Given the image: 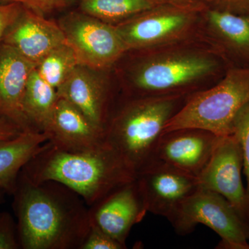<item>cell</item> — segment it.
<instances>
[{"instance_id":"obj_1","label":"cell","mask_w":249,"mask_h":249,"mask_svg":"<svg viewBox=\"0 0 249 249\" xmlns=\"http://www.w3.org/2000/svg\"><path fill=\"white\" fill-rule=\"evenodd\" d=\"M133 53L124 71L126 98L190 96L217 83L229 69L199 38Z\"/></svg>"},{"instance_id":"obj_2","label":"cell","mask_w":249,"mask_h":249,"mask_svg":"<svg viewBox=\"0 0 249 249\" xmlns=\"http://www.w3.org/2000/svg\"><path fill=\"white\" fill-rule=\"evenodd\" d=\"M23 249H80L90 228L89 208L54 181L34 183L19 174L13 193Z\"/></svg>"},{"instance_id":"obj_3","label":"cell","mask_w":249,"mask_h":249,"mask_svg":"<svg viewBox=\"0 0 249 249\" xmlns=\"http://www.w3.org/2000/svg\"><path fill=\"white\" fill-rule=\"evenodd\" d=\"M34 183L54 181L76 193L88 206L136 175L107 143L88 151H69L44 144L20 172Z\"/></svg>"},{"instance_id":"obj_4","label":"cell","mask_w":249,"mask_h":249,"mask_svg":"<svg viewBox=\"0 0 249 249\" xmlns=\"http://www.w3.org/2000/svg\"><path fill=\"white\" fill-rule=\"evenodd\" d=\"M188 97L126 98L116 107L106 130V142L120 156L136 177L155 161L165 124Z\"/></svg>"},{"instance_id":"obj_5","label":"cell","mask_w":249,"mask_h":249,"mask_svg":"<svg viewBox=\"0 0 249 249\" xmlns=\"http://www.w3.org/2000/svg\"><path fill=\"white\" fill-rule=\"evenodd\" d=\"M249 103V68H229L217 83L188 98L163 129L186 127L210 131L219 137L232 134L234 120Z\"/></svg>"},{"instance_id":"obj_6","label":"cell","mask_w":249,"mask_h":249,"mask_svg":"<svg viewBox=\"0 0 249 249\" xmlns=\"http://www.w3.org/2000/svg\"><path fill=\"white\" fill-rule=\"evenodd\" d=\"M206 8L157 5L115 27L127 53L153 50L199 38L201 13Z\"/></svg>"},{"instance_id":"obj_7","label":"cell","mask_w":249,"mask_h":249,"mask_svg":"<svg viewBox=\"0 0 249 249\" xmlns=\"http://www.w3.org/2000/svg\"><path fill=\"white\" fill-rule=\"evenodd\" d=\"M169 221L178 235H188L203 224L221 237L217 248L249 249V226L226 198L214 192L199 188Z\"/></svg>"},{"instance_id":"obj_8","label":"cell","mask_w":249,"mask_h":249,"mask_svg":"<svg viewBox=\"0 0 249 249\" xmlns=\"http://www.w3.org/2000/svg\"><path fill=\"white\" fill-rule=\"evenodd\" d=\"M58 24L80 65L107 71L127 53L115 26L81 11L68 13Z\"/></svg>"},{"instance_id":"obj_9","label":"cell","mask_w":249,"mask_h":249,"mask_svg":"<svg viewBox=\"0 0 249 249\" xmlns=\"http://www.w3.org/2000/svg\"><path fill=\"white\" fill-rule=\"evenodd\" d=\"M242 150L233 134L220 137L209 163L198 176L199 188L217 193L249 226V198L242 181Z\"/></svg>"},{"instance_id":"obj_10","label":"cell","mask_w":249,"mask_h":249,"mask_svg":"<svg viewBox=\"0 0 249 249\" xmlns=\"http://www.w3.org/2000/svg\"><path fill=\"white\" fill-rule=\"evenodd\" d=\"M136 178L147 212L168 220L199 188L196 177L157 160L140 172Z\"/></svg>"},{"instance_id":"obj_11","label":"cell","mask_w":249,"mask_h":249,"mask_svg":"<svg viewBox=\"0 0 249 249\" xmlns=\"http://www.w3.org/2000/svg\"><path fill=\"white\" fill-rule=\"evenodd\" d=\"M199 37L224 59L229 68H249V14L208 6L201 13Z\"/></svg>"},{"instance_id":"obj_12","label":"cell","mask_w":249,"mask_h":249,"mask_svg":"<svg viewBox=\"0 0 249 249\" xmlns=\"http://www.w3.org/2000/svg\"><path fill=\"white\" fill-rule=\"evenodd\" d=\"M147 212L137 178L116 187L89 208L90 223L125 247L131 229Z\"/></svg>"},{"instance_id":"obj_13","label":"cell","mask_w":249,"mask_h":249,"mask_svg":"<svg viewBox=\"0 0 249 249\" xmlns=\"http://www.w3.org/2000/svg\"><path fill=\"white\" fill-rule=\"evenodd\" d=\"M106 72L78 65L57 89L59 97L73 104L106 133L116 109Z\"/></svg>"},{"instance_id":"obj_14","label":"cell","mask_w":249,"mask_h":249,"mask_svg":"<svg viewBox=\"0 0 249 249\" xmlns=\"http://www.w3.org/2000/svg\"><path fill=\"white\" fill-rule=\"evenodd\" d=\"M220 137L196 127L174 129L160 137L155 160L198 178L209 163Z\"/></svg>"},{"instance_id":"obj_15","label":"cell","mask_w":249,"mask_h":249,"mask_svg":"<svg viewBox=\"0 0 249 249\" xmlns=\"http://www.w3.org/2000/svg\"><path fill=\"white\" fill-rule=\"evenodd\" d=\"M66 42L58 23L24 6L5 31L2 40L3 44L36 65L51 51Z\"/></svg>"},{"instance_id":"obj_16","label":"cell","mask_w":249,"mask_h":249,"mask_svg":"<svg viewBox=\"0 0 249 249\" xmlns=\"http://www.w3.org/2000/svg\"><path fill=\"white\" fill-rule=\"evenodd\" d=\"M48 142L69 151H88L103 146L106 132L65 98L59 97L45 129Z\"/></svg>"},{"instance_id":"obj_17","label":"cell","mask_w":249,"mask_h":249,"mask_svg":"<svg viewBox=\"0 0 249 249\" xmlns=\"http://www.w3.org/2000/svg\"><path fill=\"white\" fill-rule=\"evenodd\" d=\"M37 65L16 49L0 46V117L16 124L22 131H37L24 114L23 99L31 72ZM38 132V131H37Z\"/></svg>"},{"instance_id":"obj_18","label":"cell","mask_w":249,"mask_h":249,"mask_svg":"<svg viewBox=\"0 0 249 249\" xmlns=\"http://www.w3.org/2000/svg\"><path fill=\"white\" fill-rule=\"evenodd\" d=\"M47 142V134L37 131H23L14 138L1 141L0 188L13 195L23 167Z\"/></svg>"},{"instance_id":"obj_19","label":"cell","mask_w":249,"mask_h":249,"mask_svg":"<svg viewBox=\"0 0 249 249\" xmlns=\"http://www.w3.org/2000/svg\"><path fill=\"white\" fill-rule=\"evenodd\" d=\"M58 99L57 90L47 83L36 68L31 72L23 99L24 114L34 128L44 132Z\"/></svg>"},{"instance_id":"obj_20","label":"cell","mask_w":249,"mask_h":249,"mask_svg":"<svg viewBox=\"0 0 249 249\" xmlns=\"http://www.w3.org/2000/svg\"><path fill=\"white\" fill-rule=\"evenodd\" d=\"M157 6L152 0H79V11L116 26Z\"/></svg>"},{"instance_id":"obj_21","label":"cell","mask_w":249,"mask_h":249,"mask_svg":"<svg viewBox=\"0 0 249 249\" xmlns=\"http://www.w3.org/2000/svg\"><path fill=\"white\" fill-rule=\"evenodd\" d=\"M78 65L74 51L66 42L47 53L37 64L36 70L47 83L57 90Z\"/></svg>"},{"instance_id":"obj_22","label":"cell","mask_w":249,"mask_h":249,"mask_svg":"<svg viewBox=\"0 0 249 249\" xmlns=\"http://www.w3.org/2000/svg\"><path fill=\"white\" fill-rule=\"evenodd\" d=\"M232 134L240 143L243 162V173L247 180V195L249 198V103L236 116L232 126Z\"/></svg>"},{"instance_id":"obj_23","label":"cell","mask_w":249,"mask_h":249,"mask_svg":"<svg viewBox=\"0 0 249 249\" xmlns=\"http://www.w3.org/2000/svg\"><path fill=\"white\" fill-rule=\"evenodd\" d=\"M76 1L77 0H0V3H16L45 16L46 15L66 9L74 4Z\"/></svg>"},{"instance_id":"obj_24","label":"cell","mask_w":249,"mask_h":249,"mask_svg":"<svg viewBox=\"0 0 249 249\" xmlns=\"http://www.w3.org/2000/svg\"><path fill=\"white\" fill-rule=\"evenodd\" d=\"M127 247L90 223L89 231L80 249H124Z\"/></svg>"},{"instance_id":"obj_25","label":"cell","mask_w":249,"mask_h":249,"mask_svg":"<svg viewBox=\"0 0 249 249\" xmlns=\"http://www.w3.org/2000/svg\"><path fill=\"white\" fill-rule=\"evenodd\" d=\"M21 249L18 228L7 211L0 213V249Z\"/></svg>"},{"instance_id":"obj_26","label":"cell","mask_w":249,"mask_h":249,"mask_svg":"<svg viewBox=\"0 0 249 249\" xmlns=\"http://www.w3.org/2000/svg\"><path fill=\"white\" fill-rule=\"evenodd\" d=\"M23 6L16 3H0V46L2 43L5 31L20 13Z\"/></svg>"},{"instance_id":"obj_27","label":"cell","mask_w":249,"mask_h":249,"mask_svg":"<svg viewBox=\"0 0 249 249\" xmlns=\"http://www.w3.org/2000/svg\"><path fill=\"white\" fill-rule=\"evenodd\" d=\"M211 6L235 14H249V0H211Z\"/></svg>"},{"instance_id":"obj_28","label":"cell","mask_w":249,"mask_h":249,"mask_svg":"<svg viewBox=\"0 0 249 249\" xmlns=\"http://www.w3.org/2000/svg\"><path fill=\"white\" fill-rule=\"evenodd\" d=\"M22 132L23 131L14 123L5 118L0 117V142L14 138Z\"/></svg>"},{"instance_id":"obj_29","label":"cell","mask_w":249,"mask_h":249,"mask_svg":"<svg viewBox=\"0 0 249 249\" xmlns=\"http://www.w3.org/2000/svg\"><path fill=\"white\" fill-rule=\"evenodd\" d=\"M157 5L171 4L177 6L207 7L211 6V0H152Z\"/></svg>"},{"instance_id":"obj_30","label":"cell","mask_w":249,"mask_h":249,"mask_svg":"<svg viewBox=\"0 0 249 249\" xmlns=\"http://www.w3.org/2000/svg\"><path fill=\"white\" fill-rule=\"evenodd\" d=\"M5 193H6V192L4 190L1 189V188H0V204L4 201Z\"/></svg>"}]
</instances>
